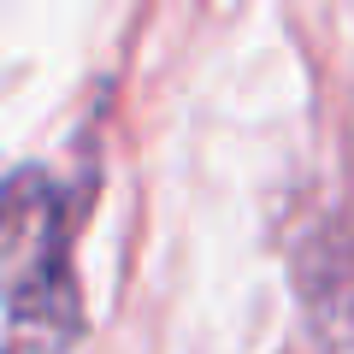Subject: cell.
Instances as JSON below:
<instances>
[{
  "label": "cell",
  "instance_id": "6da1fadb",
  "mask_svg": "<svg viewBox=\"0 0 354 354\" xmlns=\"http://www.w3.org/2000/svg\"><path fill=\"white\" fill-rule=\"evenodd\" d=\"M6 307H12V354L41 337H71L77 295L71 266H65V218L59 195L41 171H18L6 189Z\"/></svg>",
  "mask_w": 354,
  "mask_h": 354
}]
</instances>
